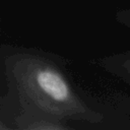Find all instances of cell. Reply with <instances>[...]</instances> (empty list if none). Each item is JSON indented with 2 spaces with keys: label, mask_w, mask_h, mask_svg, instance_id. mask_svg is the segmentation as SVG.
I'll return each instance as SVG.
<instances>
[{
  "label": "cell",
  "mask_w": 130,
  "mask_h": 130,
  "mask_svg": "<svg viewBox=\"0 0 130 130\" xmlns=\"http://www.w3.org/2000/svg\"><path fill=\"white\" fill-rule=\"evenodd\" d=\"M13 75L21 99L40 112L62 120L96 121V114L81 102L65 76L50 63L25 55L16 61Z\"/></svg>",
  "instance_id": "1"
},
{
  "label": "cell",
  "mask_w": 130,
  "mask_h": 130,
  "mask_svg": "<svg viewBox=\"0 0 130 130\" xmlns=\"http://www.w3.org/2000/svg\"><path fill=\"white\" fill-rule=\"evenodd\" d=\"M5 129H7V127L0 121V130H5Z\"/></svg>",
  "instance_id": "3"
},
{
  "label": "cell",
  "mask_w": 130,
  "mask_h": 130,
  "mask_svg": "<svg viewBox=\"0 0 130 130\" xmlns=\"http://www.w3.org/2000/svg\"><path fill=\"white\" fill-rule=\"evenodd\" d=\"M15 124L18 129L24 130H60L69 127L63 123L62 119L38 112H26L16 118Z\"/></svg>",
  "instance_id": "2"
}]
</instances>
